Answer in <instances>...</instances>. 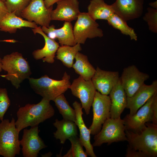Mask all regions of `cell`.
<instances>
[{
    "instance_id": "33",
    "label": "cell",
    "mask_w": 157,
    "mask_h": 157,
    "mask_svg": "<svg viewBox=\"0 0 157 157\" xmlns=\"http://www.w3.org/2000/svg\"><path fill=\"white\" fill-rule=\"evenodd\" d=\"M153 117L152 122L157 124V92L154 94L152 103Z\"/></svg>"
},
{
    "instance_id": "3",
    "label": "cell",
    "mask_w": 157,
    "mask_h": 157,
    "mask_svg": "<svg viewBox=\"0 0 157 157\" xmlns=\"http://www.w3.org/2000/svg\"><path fill=\"white\" fill-rule=\"evenodd\" d=\"M2 69L7 72L1 75L10 81L16 89L26 79H28L31 74L28 62L22 54L18 52L5 56L1 60Z\"/></svg>"
},
{
    "instance_id": "4",
    "label": "cell",
    "mask_w": 157,
    "mask_h": 157,
    "mask_svg": "<svg viewBox=\"0 0 157 157\" xmlns=\"http://www.w3.org/2000/svg\"><path fill=\"white\" fill-rule=\"evenodd\" d=\"M70 78V76L65 72L60 80L52 79L46 75L38 78H30L28 79L31 88L35 93L50 101L69 88L71 84Z\"/></svg>"
},
{
    "instance_id": "5",
    "label": "cell",
    "mask_w": 157,
    "mask_h": 157,
    "mask_svg": "<svg viewBox=\"0 0 157 157\" xmlns=\"http://www.w3.org/2000/svg\"><path fill=\"white\" fill-rule=\"evenodd\" d=\"M14 119L10 122L3 119L0 123V156L15 157L20 154L19 131L16 127Z\"/></svg>"
},
{
    "instance_id": "7",
    "label": "cell",
    "mask_w": 157,
    "mask_h": 157,
    "mask_svg": "<svg viewBox=\"0 0 157 157\" xmlns=\"http://www.w3.org/2000/svg\"><path fill=\"white\" fill-rule=\"evenodd\" d=\"M99 26L87 13L80 12L73 28L76 43L84 44L87 38L103 37V31Z\"/></svg>"
},
{
    "instance_id": "12",
    "label": "cell",
    "mask_w": 157,
    "mask_h": 157,
    "mask_svg": "<svg viewBox=\"0 0 157 157\" xmlns=\"http://www.w3.org/2000/svg\"><path fill=\"white\" fill-rule=\"evenodd\" d=\"M39 131L38 126L24 130L20 143L24 157H37L40 151L47 147L39 136Z\"/></svg>"
},
{
    "instance_id": "25",
    "label": "cell",
    "mask_w": 157,
    "mask_h": 157,
    "mask_svg": "<svg viewBox=\"0 0 157 157\" xmlns=\"http://www.w3.org/2000/svg\"><path fill=\"white\" fill-rule=\"evenodd\" d=\"M75 59V62L72 66L75 72L85 80H91L96 69L89 62L87 56L78 52Z\"/></svg>"
},
{
    "instance_id": "32",
    "label": "cell",
    "mask_w": 157,
    "mask_h": 157,
    "mask_svg": "<svg viewBox=\"0 0 157 157\" xmlns=\"http://www.w3.org/2000/svg\"><path fill=\"white\" fill-rule=\"evenodd\" d=\"M10 105L6 89L0 87V120L3 119L4 115Z\"/></svg>"
},
{
    "instance_id": "30",
    "label": "cell",
    "mask_w": 157,
    "mask_h": 157,
    "mask_svg": "<svg viewBox=\"0 0 157 157\" xmlns=\"http://www.w3.org/2000/svg\"><path fill=\"white\" fill-rule=\"evenodd\" d=\"M31 0H6L5 2L9 13L14 12L18 17L27 6Z\"/></svg>"
},
{
    "instance_id": "9",
    "label": "cell",
    "mask_w": 157,
    "mask_h": 157,
    "mask_svg": "<svg viewBox=\"0 0 157 157\" xmlns=\"http://www.w3.org/2000/svg\"><path fill=\"white\" fill-rule=\"evenodd\" d=\"M53 6L47 8L44 0H31L21 14V17L42 26L48 27L51 21Z\"/></svg>"
},
{
    "instance_id": "29",
    "label": "cell",
    "mask_w": 157,
    "mask_h": 157,
    "mask_svg": "<svg viewBox=\"0 0 157 157\" xmlns=\"http://www.w3.org/2000/svg\"><path fill=\"white\" fill-rule=\"evenodd\" d=\"M70 141L71 146L64 157H87L88 155L84 151L83 146L79 138L77 136H73L68 139Z\"/></svg>"
},
{
    "instance_id": "27",
    "label": "cell",
    "mask_w": 157,
    "mask_h": 157,
    "mask_svg": "<svg viewBox=\"0 0 157 157\" xmlns=\"http://www.w3.org/2000/svg\"><path fill=\"white\" fill-rule=\"evenodd\" d=\"M107 21L109 25L119 30L122 34L129 36L131 40H137V36L134 29L129 26L126 22L116 14H113Z\"/></svg>"
},
{
    "instance_id": "28",
    "label": "cell",
    "mask_w": 157,
    "mask_h": 157,
    "mask_svg": "<svg viewBox=\"0 0 157 157\" xmlns=\"http://www.w3.org/2000/svg\"><path fill=\"white\" fill-rule=\"evenodd\" d=\"M63 119L75 122V110L69 105L63 94L58 96L53 100Z\"/></svg>"
},
{
    "instance_id": "35",
    "label": "cell",
    "mask_w": 157,
    "mask_h": 157,
    "mask_svg": "<svg viewBox=\"0 0 157 157\" xmlns=\"http://www.w3.org/2000/svg\"><path fill=\"white\" fill-rule=\"evenodd\" d=\"M62 0H44L45 5L47 8H49L55 3Z\"/></svg>"
},
{
    "instance_id": "22",
    "label": "cell",
    "mask_w": 157,
    "mask_h": 157,
    "mask_svg": "<svg viewBox=\"0 0 157 157\" xmlns=\"http://www.w3.org/2000/svg\"><path fill=\"white\" fill-rule=\"evenodd\" d=\"M38 26L35 22L24 20L14 12L8 13L0 22V31L10 33H15L17 29L23 27L34 28Z\"/></svg>"
},
{
    "instance_id": "17",
    "label": "cell",
    "mask_w": 157,
    "mask_h": 157,
    "mask_svg": "<svg viewBox=\"0 0 157 157\" xmlns=\"http://www.w3.org/2000/svg\"><path fill=\"white\" fill-rule=\"evenodd\" d=\"M56 3V8L51 13V20L71 22L76 20L80 13L78 0H62Z\"/></svg>"
},
{
    "instance_id": "2",
    "label": "cell",
    "mask_w": 157,
    "mask_h": 157,
    "mask_svg": "<svg viewBox=\"0 0 157 157\" xmlns=\"http://www.w3.org/2000/svg\"><path fill=\"white\" fill-rule=\"evenodd\" d=\"M50 101L42 98L37 104H28L19 108L17 113V119L15 123L16 128L20 131L28 126H37L52 117L55 112Z\"/></svg>"
},
{
    "instance_id": "6",
    "label": "cell",
    "mask_w": 157,
    "mask_h": 157,
    "mask_svg": "<svg viewBox=\"0 0 157 157\" xmlns=\"http://www.w3.org/2000/svg\"><path fill=\"white\" fill-rule=\"evenodd\" d=\"M124 121L120 117L107 119L100 131L94 135L93 147H99L103 144H110L114 142L127 141Z\"/></svg>"
},
{
    "instance_id": "23",
    "label": "cell",
    "mask_w": 157,
    "mask_h": 157,
    "mask_svg": "<svg viewBox=\"0 0 157 157\" xmlns=\"http://www.w3.org/2000/svg\"><path fill=\"white\" fill-rule=\"evenodd\" d=\"M53 124L57 129L53 133L54 136L56 139L59 140L62 144L69 138L78 135L77 126L74 122L64 119L61 120L56 119Z\"/></svg>"
},
{
    "instance_id": "10",
    "label": "cell",
    "mask_w": 157,
    "mask_h": 157,
    "mask_svg": "<svg viewBox=\"0 0 157 157\" xmlns=\"http://www.w3.org/2000/svg\"><path fill=\"white\" fill-rule=\"evenodd\" d=\"M69 88L72 94L79 99L86 115L89 114L96 91L91 80L86 81L79 76L74 80Z\"/></svg>"
},
{
    "instance_id": "13",
    "label": "cell",
    "mask_w": 157,
    "mask_h": 157,
    "mask_svg": "<svg viewBox=\"0 0 157 157\" xmlns=\"http://www.w3.org/2000/svg\"><path fill=\"white\" fill-rule=\"evenodd\" d=\"M154 94L139 109L135 114L126 115L123 119L125 130L140 131L148 122H152L153 117L152 103Z\"/></svg>"
},
{
    "instance_id": "36",
    "label": "cell",
    "mask_w": 157,
    "mask_h": 157,
    "mask_svg": "<svg viewBox=\"0 0 157 157\" xmlns=\"http://www.w3.org/2000/svg\"><path fill=\"white\" fill-rule=\"evenodd\" d=\"M149 5L151 6L152 8L157 9V1L154 2L149 3Z\"/></svg>"
},
{
    "instance_id": "38",
    "label": "cell",
    "mask_w": 157,
    "mask_h": 157,
    "mask_svg": "<svg viewBox=\"0 0 157 157\" xmlns=\"http://www.w3.org/2000/svg\"><path fill=\"white\" fill-rule=\"evenodd\" d=\"M0 42H7L6 40H0Z\"/></svg>"
},
{
    "instance_id": "21",
    "label": "cell",
    "mask_w": 157,
    "mask_h": 157,
    "mask_svg": "<svg viewBox=\"0 0 157 157\" xmlns=\"http://www.w3.org/2000/svg\"><path fill=\"white\" fill-rule=\"evenodd\" d=\"M109 94L111 102L110 118L115 119L120 117L127 106V96L122 86L120 78Z\"/></svg>"
},
{
    "instance_id": "20",
    "label": "cell",
    "mask_w": 157,
    "mask_h": 157,
    "mask_svg": "<svg viewBox=\"0 0 157 157\" xmlns=\"http://www.w3.org/2000/svg\"><path fill=\"white\" fill-rule=\"evenodd\" d=\"M73 106L76 113L75 123L78 127L80 135L79 138L83 146L86 149L88 156L91 157H97L93 150V146L90 142V132L85 124L82 117L83 113L81 104L74 101Z\"/></svg>"
},
{
    "instance_id": "39",
    "label": "cell",
    "mask_w": 157,
    "mask_h": 157,
    "mask_svg": "<svg viewBox=\"0 0 157 157\" xmlns=\"http://www.w3.org/2000/svg\"><path fill=\"white\" fill-rule=\"evenodd\" d=\"M1 1L5 2L6 0H1Z\"/></svg>"
},
{
    "instance_id": "24",
    "label": "cell",
    "mask_w": 157,
    "mask_h": 157,
    "mask_svg": "<svg viewBox=\"0 0 157 157\" xmlns=\"http://www.w3.org/2000/svg\"><path fill=\"white\" fill-rule=\"evenodd\" d=\"M88 13L94 20H107L113 13L111 6L106 3L104 0H91L88 7Z\"/></svg>"
},
{
    "instance_id": "26",
    "label": "cell",
    "mask_w": 157,
    "mask_h": 157,
    "mask_svg": "<svg viewBox=\"0 0 157 157\" xmlns=\"http://www.w3.org/2000/svg\"><path fill=\"white\" fill-rule=\"evenodd\" d=\"M81 50V44L79 43H76L73 46H61L56 51V58L66 67L71 68L72 67L76 54Z\"/></svg>"
},
{
    "instance_id": "19",
    "label": "cell",
    "mask_w": 157,
    "mask_h": 157,
    "mask_svg": "<svg viewBox=\"0 0 157 157\" xmlns=\"http://www.w3.org/2000/svg\"><path fill=\"white\" fill-rule=\"evenodd\" d=\"M42 30L50 38H57L61 46L67 45L73 46L76 43L74 35L73 27L71 22L65 21L63 26L56 29L54 25L48 27L42 26Z\"/></svg>"
},
{
    "instance_id": "18",
    "label": "cell",
    "mask_w": 157,
    "mask_h": 157,
    "mask_svg": "<svg viewBox=\"0 0 157 157\" xmlns=\"http://www.w3.org/2000/svg\"><path fill=\"white\" fill-rule=\"evenodd\" d=\"M32 30L34 34L38 33L41 35L45 41V44L43 48L35 50L33 52V58L36 60L42 59L44 62L53 63L56 53L60 47L59 43L47 35L40 26L32 28Z\"/></svg>"
},
{
    "instance_id": "15",
    "label": "cell",
    "mask_w": 157,
    "mask_h": 157,
    "mask_svg": "<svg viewBox=\"0 0 157 157\" xmlns=\"http://www.w3.org/2000/svg\"><path fill=\"white\" fill-rule=\"evenodd\" d=\"M119 78L118 72L104 70L97 67L91 80L96 90L102 94L108 95Z\"/></svg>"
},
{
    "instance_id": "8",
    "label": "cell",
    "mask_w": 157,
    "mask_h": 157,
    "mask_svg": "<svg viewBox=\"0 0 157 157\" xmlns=\"http://www.w3.org/2000/svg\"><path fill=\"white\" fill-rule=\"evenodd\" d=\"M111 105L109 96L96 91L92 106L93 112L92 121L89 128L91 134L95 135L98 133L106 120L110 117Z\"/></svg>"
},
{
    "instance_id": "11",
    "label": "cell",
    "mask_w": 157,
    "mask_h": 157,
    "mask_svg": "<svg viewBox=\"0 0 157 157\" xmlns=\"http://www.w3.org/2000/svg\"><path fill=\"white\" fill-rule=\"evenodd\" d=\"M120 78L127 97H130L149 78V76L141 72L135 65H132L124 69Z\"/></svg>"
},
{
    "instance_id": "16",
    "label": "cell",
    "mask_w": 157,
    "mask_h": 157,
    "mask_svg": "<svg viewBox=\"0 0 157 157\" xmlns=\"http://www.w3.org/2000/svg\"><path fill=\"white\" fill-rule=\"evenodd\" d=\"M157 92V81H153L148 85L144 83L131 97H127L126 108L130 110L129 114L133 115Z\"/></svg>"
},
{
    "instance_id": "34",
    "label": "cell",
    "mask_w": 157,
    "mask_h": 157,
    "mask_svg": "<svg viewBox=\"0 0 157 157\" xmlns=\"http://www.w3.org/2000/svg\"><path fill=\"white\" fill-rule=\"evenodd\" d=\"M8 13L5 2L0 0V22Z\"/></svg>"
},
{
    "instance_id": "31",
    "label": "cell",
    "mask_w": 157,
    "mask_h": 157,
    "mask_svg": "<svg viewBox=\"0 0 157 157\" xmlns=\"http://www.w3.org/2000/svg\"><path fill=\"white\" fill-rule=\"evenodd\" d=\"M147 12L143 17L144 20L147 22L149 29L154 33L157 32V9L148 8Z\"/></svg>"
},
{
    "instance_id": "37",
    "label": "cell",
    "mask_w": 157,
    "mask_h": 157,
    "mask_svg": "<svg viewBox=\"0 0 157 157\" xmlns=\"http://www.w3.org/2000/svg\"><path fill=\"white\" fill-rule=\"evenodd\" d=\"M1 59L0 57V72H1L2 70L1 67Z\"/></svg>"
},
{
    "instance_id": "1",
    "label": "cell",
    "mask_w": 157,
    "mask_h": 157,
    "mask_svg": "<svg viewBox=\"0 0 157 157\" xmlns=\"http://www.w3.org/2000/svg\"><path fill=\"white\" fill-rule=\"evenodd\" d=\"M128 142L126 157L157 156V124L145 123L140 131L125 130Z\"/></svg>"
},
{
    "instance_id": "14",
    "label": "cell",
    "mask_w": 157,
    "mask_h": 157,
    "mask_svg": "<svg viewBox=\"0 0 157 157\" xmlns=\"http://www.w3.org/2000/svg\"><path fill=\"white\" fill-rule=\"evenodd\" d=\"M143 3V0H116L111 6L114 13L127 22L141 16Z\"/></svg>"
}]
</instances>
